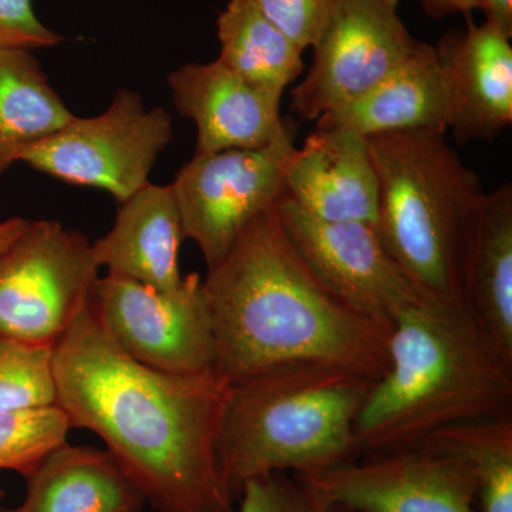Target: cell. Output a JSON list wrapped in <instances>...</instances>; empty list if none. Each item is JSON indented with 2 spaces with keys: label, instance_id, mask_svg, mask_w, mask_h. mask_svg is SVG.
I'll return each mask as SVG.
<instances>
[{
  "label": "cell",
  "instance_id": "obj_1",
  "mask_svg": "<svg viewBox=\"0 0 512 512\" xmlns=\"http://www.w3.org/2000/svg\"><path fill=\"white\" fill-rule=\"evenodd\" d=\"M56 406L93 431L158 512H234L217 456L227 383L214 370L177 375L128 357L89 306L53 349Z\"/></svg>",
  "mask_w": 512,
  "mask_h": 512
},
{
  "label": "cell",
  "instance_id": "obj_2",
  "mask_svg": "<svg viewBox=\"0 0 512 512\" xmlns=\"http://www.w3.org/2000/svg\"><path fill=\"white\" fill-rule=\"evenodd\" d=\"M225 383L292 362L342 367L379 380L392 325L330 295L299 261L274 210L256 218L202 281Z\"/></svg>",
  "mask_w": 512,
  "mask_h": 512
},
{
  "label": "cell",
  "instance_id": "obj_3",
  "mask_svg": "<svg viewBox=\"0 0 512 512\" xmlns=\"http://www.w3.org/2000/svg\"><path fill=\"white\" fill-rule=\"evenodd\" d=\"M389 367L355 423L362 456L420 443L434 431L512 417V363L457 299L421 296L393 319Z\"/></svg>",
  "mask_w": 512,
  "mask_h": 512
},
{
  "label": "cell",
  "instance_id": "obj_4",
  "mask_svg": "<svg viewBox=\"0 0 512 512\" xmlns=\"http://www.w3.org/2000/svg\"><path fill=\"white\" fill-rule=\"evenodd\" d=\"M373 383L315 362L285 363L227 383L217 456L234 503L254 478L311 473L362 457L355 423Z\"/></svg>",
  "mask_w": 512,
  "mask_h": 512
},
{
  "label": "cell",
  "instance_id": "obj_5",
  "mask_svg": "<svg viewBox=\"0 0 512 512\" xmlns=\"http://www.w3.org/2000/svg\"><path fill=\"white\" fill-rule=\"evenodd\" d=\"M377 177L376 231L423 296L460 299L468 225L483 195L477 174L437 130L367 137Z\"/></svg>",
  "mask_w": 512,
  "mask_h": 512
},
{
  "label": "cell",
  "instance_id": "obj_6",
  "mask_svg": "<svg viewBox=\"0 0 512 512\" xmlns=\"http://www.w3.org/2000/svg\"><path fill=\"white\" fill-rule=\"evenodd\" d=\"M99 271L86 235L29 221L0 252V335L55 349L89 306Z\"/></svg>",
  "mask_w": 512,
  "mask_h": 512
},
{
  "label": "cell",
  "instance_id": "obj_7",
  "mask_svg": "<svg viewBox=\"0 0 512 512\" xmlns=\"http://www.w3.org/2000/svg\"><path fill=\"white\" fill-rule=\"evenodd\" d=\"M174 137L161 107L147 109L134 90L119 89L99 116H74L52 136L26 148L19 163L62 183L99 188L119 204L144 185Z\"/></svg>",
  "mask_w": 512,
  "mask_h": 512
},
{
  "label": "cell",
  "instance_id": "obj_8",
  "mask_svg": "<svg viewBox=\"0 0 512 512\" xmlns=\"http://www.w3.org/2000/svg\"><path fill=\"white\" fill-rule=\"evenodd\" d=\"M296 128L286 120L274 143L255 150L194 156L175 175L173 190L185 238L200 248L207 268L286 194V170L295 154Z\"/></svg>",
  "mask_w": 512,
  "mask_h": 512
},
{
  "label": "cell",
  "instance_id": "obj_9",
  "mask_svg": "<svg viewBox=\"0 0 512 512\" xmlns=\"http://www.w3.org/2000/svg\"><path fill=\"white\" fill-rule=\"evenodd\" d=\"M89 308L111 340L141 365L177 375L212 369L211 320L195 272L170 292L120 275L99 276Z\"/></svg>",
  "mask_w": 512,
  "mask_h": 512
},
{
  "label": "cell",
  "instance_id": "obj_10",
  "mask_svg": "<svg viewBox=\"0 0 512 512\" xmlns=\"http://www.w3.org/2000/svg\"><path fill=\"white\" fill-rule=\"evenodd\" d=\"M399 15V0H335L313 46L311 69L291 93L303 120L352 103L370 92L419 47Z\"/></svg>",
  "mask_w": 512,
  "mask_h": 512
},
{
  "label": "cell",
  "instance_id": "obj_11",
  "mask_svg": "<svg viewBox=\"0 0 512 512\" xmlns=\"http://www.w3.org/2000/svg\"><path fill=\"white\" fill-rule=\"evenodd\" d=\"M295 476L357 512H476L473 464L424 441Z\"/></svg>",
  "mask_w": 512,
  "mask_h": 512
},
{
  "label": "cell",
  "instance_id": "obj_12",
  "mask_svg": "<svg viewBox=\"0 0 512 512\" xmlns=\"http://www.w3.org/2000/svg\"><path fill=\"white\" fill-rule=\"evenodd\" d=\"M275 214L309 274L352 311L392 325L423 296L386 251L375 225L319 220L288 194Z\"/></svg>",
  "mask_w": 512,
  "mask_h": 512
},
{
  "label": "cell",
  "instance_id": "obj_13",
  "mask_svg": "<svg viewBox=\"0 0 512 512\" xmlns=\"http://www.w3.org/2000/svg\"><path fill=\"white\" fill-rule=\"evenodd\" d=\"M167 83L178 113L197 128L194 156L266 147L284 131L282 96L256 89L218 60L184 64Z\"/></svg>",
  "mask_w": 512,
  "mask_h": 512
},
{
  "label": "cell",
  "instance_id": "obj_14",
  "mask_svg": "<svg viewBox=\"0 0 512 512\" xmlns=\"http://www.w3.org/2000/svg\"><path fill=\"white\" fill-rule=\"evenodd\" d=\"M511 37L468 20L434 46L451 96V133L458 144L491 141L512 123Z\"/></svg>",
  "mask_w": 512,
  "mask_h": 512
},
{
  "label": "cell",
  "instance_id": "obj_15",
  "mask_svg": "<svg viewBox=\"0 0 512 512\" xmlns=\"http://www.w3.org/2000/svg\"><path fill=\"white\" fill-rule=\"evenodd\" d=\"M285 183L286 194L319 220L376 224L377 177L366 137L316 127L296 147Z\"/></svg>",
  "mask_w": 512,
  "mask_h": 512
},
{
  "label": "cell",
  "instance_id": "obj_16",
  "mask_svg": "<svg viewBox=\"0 0 512 512\" xmlns=\"http://www.w3.org/2000/svg\"><path fill=\"white\" fill-rule=\"evenodd\" d=\"M460 299L491 345L512 363V185L483 192L468 225Z\"/></svg>",
  "mask_w": 512,
  "mask_h": 512
},
{
  "label": "cell",
  "instance_id": "obj_17",
  "mask_svg": "<svg viewBox=\"0 0 512 512\" xmlns=\"http://www.w3.org/2000/svg\"><path fill=\"white\" fill-rule=\"evenodd\" d=\"M184 238L173 190L150 181L121 202L113 227L93 242V251L107 274L170 292L184 279L178 258Z\"/></svg>",
  "mask_w": 512,
  "mask_h": 512
},
{
  "label": "cell",
  "instance_id": "obj_18",
  "mask_svg": "<svg viewBox=\"0 0 512 512\" xmlns=\"http://www.w3.org/2000/svg\"><path fill=\"white\" fill-rule=\"evenodd\" d=\"M316 121V127L342 128L366 138L414 130L447 133L450 87L436 49L420 42L416 52L370 92Z\"/></svg>",
  "mask_w": 512,
  "mask_h": 512
},
{
  "label": "cell",
  "instance_id": "obj_19",
  "mask_svg": "<svg viewBox=\"0 0 512 512\" xmlns=\"http://www.w3.org/2000/svg\"><path fill=\"white\" fill-rule=\"evenodd\" d=\"M23 503L0 512H141L146 500L109 451L63 444L28 478Z\"/></svg>",
  "mask_w": 512,
  "mask_h": 512
},
{
  "label": "cell",
  "instance_id": "obj_20",
  "mask_svg": "<svg viewBox=\"0 0 512 512\" xmlns=\"http://www.w3.org/2000/svg\"><path fill=\"white\" fill-rule=\"evenodd\" d=\"M33 53L0 50V180L26 148L74 117Z\"/></svg>",
  "mask_w": 512,
  "mask_h": 512
},
{
  "label": "cell",
  "instance_id": "obj_21",
  "mask_svg": "<svg viewBox=\"0 0 512 512\" xmlns=\"http://www.w3.org/2000/svg\"><path fill=\"white\" fill-rule=\"evenodd\" d=\"M218 62L256 89L282 96L303 70V50L252 5L228 0L217 20Z\"/></svg>",
  "mask_w": 512,
  "mask_h": 512
},
{
  "label": "cell",
  "instance_id": "obj_22",
  "mask_svg": "<svg viewBox=\"0 0 512 512\" xmlns=\"http://www.w3.org/2000/svg\"><path fill=\"white\" fill-rule=\"evenodd\" d=\"M423 441L456 451L473 464L476 512H512V417L461 421Z\"/></svg>",
  "mask_w": 512,
  "mask_h": 512
},
{
  "label": "cell",
  "instance_id": "obj_23",
  "mask_svg": "<svg viewBox=\"0 0 512 512\" xmlns=\"http://www.w3.org/2000/svg\"><path fill=\"white\" fill-rule=\"evenodd\" d=\"M72 429L59 406L0 412V470L28 478Z\"/></svg>",
  "mask_w": 512,
  "mask_h": 512
},
{
  "label": "cell",
  "instance_id": "obj_24",
  "mask_svg": "<svg viewBox=\"0 0 512 512\" xmlns=\"http://www.w3.org/2000/svg\"><path fill=\"white\" fill-rule=\"evenodd\" d=\"M55 404L53 348L0 335V412Z\"/></svg>",
  "mask_w": 512,
  "mask_h": 512
},
{
  "label": "cell",
  "instance_id": "obj_25",
  "mask_svg": "<svg viewBox=\"0 0 512 512\" xmlns=\"http://www.w3.org/2000/svg\"><path fill=\"white\" fill-rule=\"evenodd\" d=\"M234 512H323L328 500L292 473H272L245 484Z\"/></svg>",
  "mask_w": 512,
  "mask_h": 512
},
{
  "label": "cell",
  "instance_id": "obj_26",
  "mask_svg": "<svg viewBox=\"0 0 512 512\" xmlns=\"http://www.w3.org/2000/svg\"><path fill=\"white\" fill-rule=\"evenodd\" d=\"M262 15L305 52L328 25L335 0H251Z\"/></svg>",
  "mask_w": 512,
  "mask_h": 512
},
{
  "label": "cell",
  "instance_id": "obj_27",
  "mask_svg": "<svg viewBox=\"0 0 512 512\" xmlns=\"http://www.w3.org/2000/svg\"><path fill=\"white\" fill-rule=\"evenodd\" d=\"M64 37L37 18L33 0H0V50H30L59 46Z\"/></svg>",
  "mask_w": 512,
  "mask_h": 512
},
{
  "label": "cell",
  "instance_id": "obj_28",
  "mask_svg": "<svg viewBox=\"0 0 512 512\" xmlns=\"http://www.w3.org/2000/svg\"><path fill=\"white\" fill-rule=\"evenodd\" d=\"M478 9L485 13V22L512 36V0H480Z\"/></svg>",
  "mask_w": 512,
  "mask_h": 512
},
{
  "label": "cell",
  "instance_id": "obj_29",
  "mask_svg": "<svg viewBox=\"0 0 512 512\" xmlns=\"http://www.w3.org/2000/svg\"><path fill=\"white\" fill-rule=\"evenodd\" d=\"M426 15L433 19H443L446 16L457 15V13L474 12L478 9L480 0H419Z\"/></svg>",
  "mask_w": 512,
  "mask_h": 512
},
{
  "label": "cell",
  "instance_id": "obj_30",
  "mask_svg": "<svg viewBox=\"0 0 512 512\" xmlns=\"http://www.w3.org/2000/svg\"><path fill=\"white\" fill-rule=\"evenodd\" d=\"M28 222L29 220H25L22 217H12L8 218V220L0 221V252L19 237L20 232L26 228Z\"/></svg>",
  "mask_w": 512,
  "mask_h": 512
},
{
  "label": "cell",
  "instance_id": "obj_31",
  "mask_svg": "<svg viewBox=\"0 0 512 512\" xmlns=\"http://www.w3.org/2000/svg\"><path fill=\"white\" fill-rule=\"evenodd\" d=\"M323 512H357L352 510V508L346 507V505L339 503H329L326 505L325 510Z\"/></svg>",
  "mask_w": 512,
  "mask_h": 512
}]
</instances>
